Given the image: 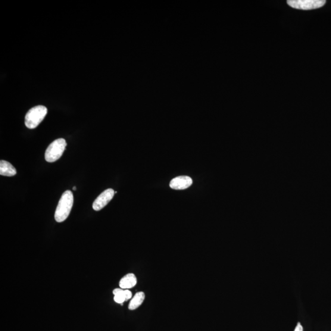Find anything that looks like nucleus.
Listing matches in <instances>:
<instances>
[{
    "label": "nucleus",
    "instance_id": "obj_1",
    "mask_svg": "<svg viewBox=\"0 0 331 331\" xmlns=\"http://www.w3.org/2000/svg\"><path fill=\"white\" fill-rule=\"evenodd\" d=\"M74 197L70 190L64 193L58 202L55 213V219L58 223L63 222L68 217L73 208Z\"/></svg>",
    "mask_w": 331,
    "mask_h": 331
},
{
    "label": "nucleus",
    "instance_id": "obj_2",
    "mask_svg": "<svg viewBox=\"0 0 331 331\" xmlns=\"http://www.w3.org/2000/svg\"><path fill=\"white\" fill-rule=\"evenodd\" d=\"M48 114V109L44 106H36L29 111L25 118V124L29 129H35L42 122Z\"/></svg>",
    "mask_w": 331,
    "mask_h": 331
},
{
    "label": "nucleus",
    "instance_id": "obj_3",
    "mask_svg": "<svg viewBox=\"0 0 331 331\" xmlns=\"http://www.w3.org/2000/svg\"><path fill=\"white\" fill-rule=\"evenodd\" d=\"M67 146V143L64 139L60 138L55 140L46 150V160L49 163L57 161L63 155Z\"/></svg>",
    "mask_w": 331,
    "mask_h": 331
},
{
    "label": "nucleus",
    "instance_id": "obj_4",
    "mask_svg": "<svg viewBox=\"0 0 331 331\" xmlns=\"http://www.w3.org/2000/svg\"><path fill=\"white\" fill-rule=\"evenodd\" d=\"M292 8L302 10H312L322 7L325 5L324 0H289L287 2Z\"/></svg>",
    "mask_w": 331,
    "mask_h": 331
},
{
    "label": "nucleus",
    "instance_id": "obj_5",
    "mask_svg": "<svg viewBox=\"0 0 331 331\" xmlns=\"http://www.w3.org/2000/svg\"><path fill=\"white\" fill-rule=\"evenodd\" d=\"M114 195L115 192L113 189H109L106 190L95 200L93 204V209L96 211H101L111 201Z\"/></svg>",
    "mask_w": 331,
    "mask_h": 331
},
{
    "label": "nucleus",
    "instance_id": "obj_6",
    "mask_svg": "<svg viewBox=\"0 0 331 331\" xmlns=\"http://www.w3.org/2000/svg\"><path fill=\"white\" fill-rule=\"evenodd\" d=\"M193 180L189 176H179L174 178L171 181L170 186L174 190H185L192 185Z\"/></svg>",
    "mask_w": 331,
    "mask_h": 331
},
{
    "label": "nucleus",
    "instance_id": "obj_7",
    "mask_svg": "<svg viewBox=\"0 0 331 331\" xmlns=\"http://www.w3.org/2000/svg\"><path fill=\"white\" fill-rule=\"evenodd\" d=\"M136 284V277L133 274H129L120 280L119 286L121 289H130L135 286Z\"/></svg>",
    "mask_w": 331,
    "mask_h": 331
},
{
    "label": "nucleus",
    "instance_id": "obj_8",
    "mask_svg": "<svg viewBox=\"0 0 331 331\" xmlns=\"http://www.w3.org/2000/svg\"><path fill=\"white\" fill-rule=\"evenodd\" d=\"M17 174L15 168L9 162L1 160L0 161V175L4 176L12 177Z\"/></svg>",
    "mask_w": 331,
    "mask_h": 331
},
{
    "label": "nucleus",
    "instance_id": "obj_9",
    "mask_svg": "<svg viewBox=\"0 0 331 331\" xmlns=\"http://www.w3.org/2000/svg\"><path fill=\"white\" fill-rule=\"evenodd\" d=\"M145 299V294L143 292L137 293L131 300L129 308L131 311L136 310L139 306L141 305Z\"/></svg>",
    "mask_w": 331,
    "mask_h": 331
},
{
    "label": "nucleus",
    "instance_id": "obj_10",
    "mask_svg": "<svg viewBox=\"0 0 331 331\" xmlns=\"http://www.w3.org/2000/svg\"><path fill=\"white\" fill-rule=\"evenodd\" d=\"M113 294L114 296L118 295L125 299V301H129L132 298V293L129 289H123L121 288H116L114 289Z\"/></svg>",
    "mask_w": 331,
    "mask_h": 331
},
{
    "label": "nucleus",
    "instance_id": "obj_11",
    "mask_svg": "<svg viewBox=\"0 0 331 331\" xmlns=\"http://www.w3.org/2000/svg\"><path fill=\"white\" fill-rule=\"evenodd\" d=\"M295 331H303V327L301 325V324L298 323L297 326H296Z\"/></svg>",
    "mask_w": 331,
    "mask_h": 331
},
{
    "label": "nucleus",
    "instance_id": "obj_12",
    "mask_svg": "<svg viewBox=\"0 0 331 331\" xmlns=\"http://www.w3.org/2000/svg\"><path fill=\"white\" fill-rule=\"evenodd\" d=\"M76 189H77L76 187H73V190H76Z\"/></svg>",
    "mask_w": 331,
    "mask_h": 331
}]
</instances>
